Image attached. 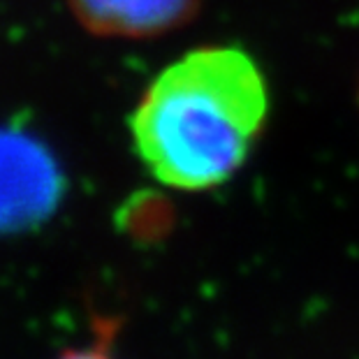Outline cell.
<instances>
[{
    "instance_id": "6da1fadb",
    "label": "cell",
    "mask_w": 359,
    "mask_h": 359,
    "mask_svg": "<svg viewBox=\"0 0 359 359\" xmlns=\"http://www.w3.org/2000/svg\"><path fill=\"white\" fill-rule=\"evenodd\" d=\"M269 111L266 79L239 47H200L167 65L130 118L158 181L179 190L225 183L253 149Z\"/></svg>"
},
{
    "instance_id": "7a4b0ae2",
    "label": "cell",
    "mask_w": 359,
    "mask_h": 359,
    "mask_svg": "<svg viewBox=\"0 0 359 359\" xmlns=\"http://www.w3.org/2000/svg\"><path fill=\"white\" fill-rule=\"evenodd\" d=\"M63 195L56 160L33 137L0 130V234L47 220Z\"/></svg>"
},
{
    "instance_id": "3957f363",
    "label": "cell",
    "mask_w": 359,
    "mask_h": 359,
    "mask_svg": "<svg viewBox=\"0 0 359 359\" xmlns=\"http://www.w3.org/2000/svg\"><path fill=\"white\" fill-rule=\"evenodd\" d=\"M88 30L109 37H154L188 24L200 0H70Z\"/></svg>"
},
{
    "instance_id": "277c9868",
    "label": "cell",
    "mask_w": 359,
    "mask_h": 359,
    "mask_svg": "<svg viewBox=\"0 0 359 359\" xmlns=\"http://www.w3.org/2000/svg\"><path fill=\"white\" fill-rule=\"evenodd\" d=\"M114 332V327L109 325V330H107L104 339L95 343V348H86V350H70V353H65L60 359H111L109 355V336Z\"/></svg>"
}]
</instances>
